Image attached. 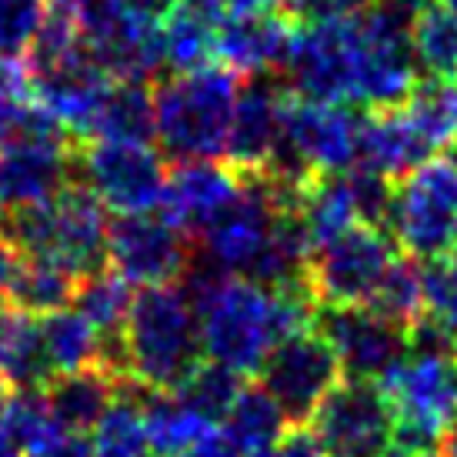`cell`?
<instances>
[{
    "instance_id": "13",
    "label": "cell",
    "mask_w": 457,
    "mask_h": 457,
    "mask_svg": "<svg viewBox=\"0 0 457 457\" xmlns=\"http://www.w3.org/2000/svg\"><path fill=\"white\" fill-rule=\"evenodd\" d=\"M191 237L164 214H117L111 220L107 267L134 287L178 284L191 267Z\"/></svg>"
},
{
    "instance_id": "25",
    "label": "cell",
    "mask_w": 457,
    "mask_h": 457,
    "mask_svg": "<svg viewBox=\"0 0 457 457\" xmlns=\"http://www.w3.org/2000/svg\"><path fill=\"white\" fill-rule=\"evenodd\" d=\"M140 407H144V428H147L154 457H180L214 431V424L204 420L191 404H184L174 391L144 387Z\"/></svg>"
},
{
    "instance_id": "40",
    "label": "cell",
    "mask_w": 457,
    "mask_h": 457,
    "mask_svg": "<svg viewBox=\"0 0 457 457\" xmlns=\"http://www.w3.org/2000/svg\"><path fill=\"white\" fill-rule=\"evenodd\" d=\"M30 94V90H27ZM27 94H11V97H0V151L11 144L13 128H17V111Z\"/></svg>"
},
{
    "instance_id": "10",
    "label": "cell",
    "mask_w": 457,
    "mask_h": 457,
    "mask_svg": "<svg viewBox=\"0 0 457 457\" xmlns=\"http://www.w3.org/2000/svg\"><path fill=\"white\" fill-rule=\"evenodd\" d=\"M361 24V51H357V90L354 104L368 111L397 107L418 87V61L411 44V24L384 11L374 0L357 17Z\"/></svg>"
},
{
    "instance_id": "32",
    "label": "cell",
    "mask_w": 457,
    "mask_h": 457,
    "mask_svg": "<svg viewBox=\"0 0 457 457\" xmlns=\"http://www.w3.org/2000/svg\"><path fill=\"white\" fill-rule=\"evenodd\" d=\"M368 307H374L378 314H384L404 330L424 318V284H420V267L414 264V257L397 254Z\"/></svg>"
},
{
    "instance_id": "12",
    "label": "cell",
    "mask_w": 457,
    "mask_h": 457,
    "mask_svg": "<svg viewBox=\"0 0 457 457\" xmlns=\"http://www.w3.org/2000/svg\"><path fill=\"white\" fill-rule=\"evenodd\" d=\"M314 328L341 361L344 378L381 384L407 357V330L368 304H318Z\"/></svg>"
},
{
    "instance_id": "2",
    "label": "cell",
    "mask_w": 457,
    "mask_h": 457,
    "mask_svg": "<svg viewBox=\"0 0 457 457\" xmlns=\"http://www.w3.org/2000/svg\"><path fill=\"white\" fill-rule=\"evenodd\" d=\"M124 374L151 391H174L204 361L201 318L180 284L137 287L124 328Z\"/></svg>"
},
{
    "instance_id": "27",
    "label": "cell",
    "mask_w": 457,
    "mask_h": 457,
    "mask_svg": "<svg viewBox=\"0 0 457 457\" xmlns=\"http://www.w3.org/2000/svg\"><path fill=\"white\" fill-rule=\"evenodd\" d=\"M297 211L304 217L307 234L314 241V251L320 244L334 241L337 234H344L354 224H364L361 220V211H357V197L354 187H351V178L347 170L344 174H318L301 194V204Z\"/></svg>"
},
{
    "instance_id": "22",
    "label": "cell",
    "mask_w": 457,
    "mask_h": 457,
    "mask_svg": "<svg viewBox=\"0 0 457 457\" xmlns=\"http://www.w3.org/2000/svg\"><path fill=\"white\" fill-rule=\"evenodd\" d=\"M0 374L7 378L13 391H44L54 381L40 318H30L17 307L7 311V318L0 324Z\"/></svg>"
},
{
    "instance_id": "36",
    "label": "cell",
    "mask_w": 457,
    "mask_h": 457,
    "mask_svg": "<svg viewBox=\"0 0 457 457\" xmlns=\"http://www.w3.org/2000/svg\"><path fill=\"white\" fill-rule=\"evenodd\" d=\"M254 457H328V451L318 441V434L311 431V424H294Z\"/></svg>"
},
{
    "instance_id": "5",
    "label": "cell",
    "mask_w": 457,
    "mask_h": 457,
    "mask_svg": "<svg viewBox=\"0 0 457 457\" xmlns=\"http://www.w3.org/2000/svg\"><path fill=\"white\" fill-rule=\"evenodd\" d=\"M387 230L418 261L457 251V157H431L397 180Z\"/></svg>"
},
{
    "instance_id": "7",
    "label": "cell",
    "mask_w": 457,
    "mask_h": 457,
    "mask_svg": "<svg viewBox=\"0 0 457 457\" xmlns=\"http://www.w3.org/2000/svg\"><path fill=\"white\" fill-rule=\"evenodd\" d=\"M164 151L144 140H80L77 180L97 194L111 214H147L161 207L167 187Z\"/></svg>"
},
{
    "instance_id": "30",
    "label": "cell",
    "mask_w": 457,
    "mask_h": 457,
    "mask_svg": "<svg viewBox=\"0 0 457 457\" xmlns=\"http://www.w3.org/2000/svg\"><path fill=\"white\" fill-rule=\"evenodd\" d=\"M411 44L420 74L434 80H457V13L434 0L414 17Z\"/></svg>"
},
{
    "instance_id": "46",
    "label": "cell",
    "mask_w": 457,
    "mask_h": 457,
    "mask_svg": "<svg viewBox=\"0 0 457 457\" xmlns=\"http://www.w3.org/2000/svg\"><path fill=\"white\" fill-rule=\"evenodd\" d=\"M447 457H457V428L451 431V441H447Z\"/></svg>"
},
{
    "instance_id": "1",
    "label": "cell",
    "mask_w": 457,
    "mask_h": 457,
    "mask_svg": "<svg viewBox=\"0 0 457 457\" xmlns=\"http://www.w3.org/2000/svg\"><path fill=\"white\" fill-rule=\"evenodd\" d=\"M178 284L201 318L204 357L244 378L257 374L284 337L314 328L318 318L311 284L264 287L251 278L228 274L204 254H194Z\"/></svg>"
},
{
    "instance_id": "28",
    "label": "cell",
    "mask_w": 457,
    "mask_h": 457,
    "mask_svg": "<svg viewBox=\"0 0 457 457\" xmlns=\"http://www.w3.org/2000/svg\"><path fill=\"white\" fill-rule=\"evenodd\" d=\"M77 287H80V278L67 264L54 257H24V267L13 280L7 301L30 318H47L54 311L71 307Z\"/></svg>"
},
{
    "instance_id": "18",
    "label": "cell",
    "mask_w": 457,
    "mask_h": 457,
    "mask_svg": "<svg viewBox=\"0 0 457 457\" xmlns=\"http://www.w3.org/2000/svg\"><path fill=\"white\" fill-rule=\"evenodd\" d=\"M294 27L291 13L284 11L228 13L217 34V61L237 77L270 74L284 67Z\"/></svg>"
},
{
    "instance_id": "44",
    "label": "cell",
    "mask_w": 457,
    "mask_h": 457,
    "mask_svg": "<svg viewBox=\"0 0 457 457\" xmlns=\"http://www.w3.org/2000/svg\"><path fill=\"white\" fill-rule=\"evenodd\" d=\"M0 457H24V454H21V447L13 445V441H7V437L0 434Z\"/></svg>"
},
{
    "instance_id": "6",
    "label": "cell",
    "mask_w": 457,
    "mask_h": 457,
    "mask_svg": "<svg viewBox=\"0 0 457 457\" xmlns=\"http://www.w3.org/2000/svg\"><path fill=\"white\" fill-rule=\"evenodd\" d=\"M361 17V13H357ZM357 17L314 21L294 27L284 57V84L294 97L324 104H354L361 24Z\"/></svg>"
},
{
    "instance_id": "39",
    "label": "cell",
    "mask_w": 457,
    "mask_h": 457,
    "mask_svg": "<svg viewBox=\"0 0 457 457\" xmlns=\"http://www.w3.org/2000/svg\"><path fill=\"white\" fill-rule=\"evenodd\" d=\"M180 457H241V454L230 447V441L224 437V434L211 431L207 437H204V441H197L191 451H184Z\"/></svg>"
},
{
    "instance_id": "16",
    "label": "cell",
    "mask_w": 457,
    "mask_h": 457,
    "mask_svg": "<svg viewBox=\"0 0 457 457\" xmlns=\"http://www.w3.org/2000/svg\"><path fill=\"white\" fill-rule=\"evenodd\" d=\"M111 211L97 201V194L74 180L51 204V244L47 254L74 270L77 278H90L107 267L111 241Z\"/></svg>"
},
{
    "instance_id": "35",
    "label": "cell",
    "mask_w": 457,
    "mask_h": 457,
    "mask_svg": "<svg viewBox=\"0 0 457 457\" xmlns=\"http://www.w3.org/2000/svg\"><path fill=\"white\" fill-rule=\"evenodd\" d=\"M420 284H424V314L457 334V251L424 261Z\"/></svg>"
},
{
    "instance_id": "29",
    "label": "cell",
    "mask_w": 457,
    "mask_h": 457,
    "mask_svg": "<svg viewBox=\"0 0 457 457\" xmlns=\"http://www.w3.org/2000/svg\"><path fill=\"white\" fill-rule=\"evenodd\" d=\"M144 384L124 381L120 397L111 411L97 420V428L90 431V454L94 457H154L147 428H144V407H140Z\"/></svg>"
},
{
    "instance_id": "42",
    "label": "cell",
    "mask_w": 457,
    "mask_h": 457,
    "mask_svg": "<svg viewBox=\"0 0 457 457\" xmlns=\"http://www.w3.org/2000/svg\"><path fill=\"white\" fill-rule=\"evenodd\" d=\"M384 11H391L394 17H401L407 24H414V17H418L424 7H431L434 0H378Z\"/></svg>"
},
{
    "instance_id": "9",
    "label": "cell",
    "mask_w": 457,
    "mask_h": 457,
    "mask_svg": "<svg viewBox=\"0 0 457 457\" xmlns=\"http://www.w3.org/2000/svg\"><path fill=\"white\" fill-rule=\"evenodd\" d=\"M328 457H391L394 454V407L381 384L344 378L311 414Z\"/></svg>"
},
{
    "instance_id": "47",
    "label": "cell",
    "mask_w": 457,
    "mask_h": 457,
    "mask_svg": "<svg viewBox=\"0 0 457 457\" xmlns=\"http://www.w3.org/2000/svg\"><path fill=\"white\" fill-rule=\"evenodd\" d=\"M441 4H445V7H447L451 13H457V0H441Z\"/></svg>"
},
{
    "instance_id": "31",
    "label": "cell",
    "mask_w": 457,
    "mask_h": 457,
    "mask_svg": "<svg viewBox=\"0 0 457 457\" xmlns=\"http://www.w3.org/2000/svg\"><path fill=\"white\" fill-rule=\"evenodd\" d=\"M244 391V374L217 364L211 357H204L201 364L180 381V387H174L184 404H191L204 420L220 424L228 418L230 404L237 401V394Z\"/></svg>"
},
{
    "instance_id": "8",
    "label": "cell",
    "mask_w": 457,
    "mask_h": 457,
    "mask_svg": "<svg viewBox=\"0 0 457 457\" xmlns=\"http://www.w3.org/2000/svg\"><path fill=\"white\" fill-rule=\"evenodd\" d=\"M394 261L397 244L391 234L374 224H354L314 251L307 284L318 304H370Z\"/></svg>"
},
{
    "instance_id": "3",
    "label": "cell",
    "mask_w": 457,
    "mask_h": 457,
    "mask_svg": "<svg viewBox=\"0 0 457 457\" xmlns=\"http://www.w3.org/2000/svg\"><path fill=\"white\" fill-rule=\"evenodd\" d=\"M241 80L224 64L174 74L154 87L157 144L174 161L220 157L228 151L230 120Z\"/></svg>"
},
{
    "instance_id": "43",
    "label": "cell",
    "mask_w": 457,
    "mask_h": 457,
    "mask_svg": "<svg viewBox=\"0 0 457 457\" xmlns=\"http://www.w3.org/2000/svg\"><path fill=\"white\" fill-rule=\"evenodd\" d=\"M11 394H13V387L7 384V378L0 374V420H4V411H7V404H11Z\"/></svg>"
},
{
    "instance_id": "23",
    "label": "cell",
    "mask_w": 457,
    "mask_h": 457,
    "mask_svg": "<svg viewBox=\"0 0 457 457\" xmlns=\"http://www.w3.org/2000/svg\"><path fill=\"white\" fill-rule=\"evenodd\" d=\"M144 140L157 137L154 87L147 80H111L101 97L87 140Z\"/></svg>"
},
{
    "instance_id": "21",
    "label": "cell",
    "mask_w": 457,
    "mask_h": 457,
    "mask_svg": "<svg viewBox=\"0 0 457 457\" xmlns=\"http://www.w3.org/2000/svg\"><path fill=\"white\" fill-rule=\"evenodd\" d=\"M220 0H178L164 21V57L174 74H191L217 61V34L224 24Z\"/></svg>"
},
{
    "instance_id": "24",
    "label": "cell",
    "mask_w": 457,
    "mask_h": 457,
    "mask_svg": "<svg viewBox=\"0 0 457 457\" xmlns=\"http://www.w3.org/2000/svg\"><path fill=\"white\" fill-rule=\"evenodd\" d=\"M287 424L291 418L284 414L278 397L267 391L264 384H244L237 401L230 404L228 418L220 420V434L241 457H254L274 445L280 434L287 431Z\"/></svg>"
},
{
    "instance_id": "4",
    "label": "cell",
    "mask_w": 457,
    "mask_h": 457,
    "mask_svg": "<svg viewBox=\"0 0 457 457\" xmlns=\"http://www.w3.org/2000/svg\"><path fill=\"white\" fill-rule=\"evenodd\" d=\"M394 407L391 457H445L457 428V354H411L381 381Z\"/></svg>"
},
{
    "instance_id": "34",
    "label": "cell",
    "mask_w": 457,
    "mask_h": 457,
    "mask_svg": "<svg viewBox=\"0 0 457 457\" xmlns=\"http://www.w3.org/2000/svg\"><path fill=\"white\" fill-rule=\"evenodd\" d=\"M51 0H0V57H27L47 24Z\"/></svg>"
},
{
    "instance_id": "33",
    "label": "cell",
    "mask_w": 457,
    "mask_h": 457,
    "mask_svg": "<svg viewBox=\"0 0 457 457\" xmlns=\"http://www.w3.org/2000/svg\"><path fill=\"white\" fill-rule=\"evenodd\" d=\"M57 431H61V424L51 414V404H47L44 391L11 394V404H7L4 420H0V434L21 447V454H30L34 447H40Z\"/></svg>"
},
{
    "instance_id": "37",
    "label": "cell",
    "mask_w": 457,
    "mask_h": 457,
    "mask_svg": "<svg viewBox=\"0 0 457 457\" xmlns=\"http://www.w3.org/2000/svg\"><path fill=\"white\" fill-rule=\"evenodd\" d=\"M24 457H94L90 454V437L87 434H74V431H61L47 437L40 447H34L30 454Z\"/></svg>"
},
{
    "instance_id": "14",
    "label": "cell",
    "mask_w": 457,
    "mask_h": 457,
    "mask_svg": "<svg viewBox=\"0 0 457 457\" xmlns=\"http://www.w3.org/2000/svg\"><path fill=\"white\" fill-rule=\"evenodd\" d=\"M77 144L80 140L30 137L17 134L0 151V194L11 207L44 204L64 194L77 180Z\"/></svg>"
},
{
    "instance_id": "38",
    "label": "cell",
    "mask_w": 457,
    "mask_h": 457,
    "mask_svg": "<svg viewBox=\"0 0 457 457\" xmlns=\"http://www.w3.org/2000/svg\"><path fill=\"white\" fill-rule=\"evenodd\" d=\"M21 267H24V254L17 251V244H13L7 234H0V297L11 294L13 280L21 274Z\"/></svg>"
},
{
    "instance_id": "26",
    "label": "cell",
    "mask_w": 457,
    "mask_h": 457,
    "mask_svg": "<svg viewBox=\"0 0 457 457\" xmlns=\"http://www.w3.org/2000/svg\"><path fill=\"white\" fill-rule=\"evenodd\" d=\"M40 334H44V347L51 357L54 378L104 364L107 341L77 307H64V311H54L47 318H40Z\"/></svg>"
},
{
    "instance_id": "17",
    "label": "cell",
    "mask_w": 457,
    "mask_h": 457,
    "mask_svg": "<svg viewBox=\"0 0 457 457\" xmlns=\"http://www.w3.org/2000/svg\"><path fill=\"white\" fill-rule=\"evenodd\" d=\"M241 191V174L214 157L178 161L167 174V187L161 197V214L184 230L187 237H201Z\"/></svg>"
},
{
    "instance_id": "45",
    "label": "cell",
    "mask_w": 457,
    "mask_h": 457,
    "mask_svg": "<svg viewBox=\"0 0 457 457\" xmlns=\"http://www.w3.org/2000/svg\"><path fill=\"white\" fill-rule=\"evenodd\" d=\"M7 214H11V204L4 201V194H0V230H4V224H7Z\"/></svg>"
},
{
    "instance_id": "20",
    "label": "cell",
    "mask_w": 457,
    "mask_h": 457,
    "mask_svg": "<svg viewBox=\"0 0 457 457\" xmlns=\"http://www.w3.org/2000/svg\"><path fill=\"white\" fill-rule=\"evenodd\" d=\"M128 378L114 374L111 368H84L71 370V374H57L47 387L44 397L51 404V414L64 431L87 434L97 428V420L111 411L117 397H120V384Z\"/></svg>"
},
{
    "instance_id": "11",
    "label": "cell",
    "mask_w": 457,
    "mask_h": 457,
    "mask_svg": "<svg viewBox=\"0 0 457 457\" xmlns=\"http://www.w3.org/2000/svg\"><path fill=\"white\" fill-rule=\"evenodd\" d=\"M341 361L318 328L284 337L257 370L261 384L278 397L291 424H307L320 401L341 384Z\"/></svg>"
},
{
    "instance_id": "19",
    "label": "cell",
    "mask_w": 457,
    "mask_h": 457,
    "mask_svg": "<svg viewBox=\"0 0 457 457\" xmlns=\"http://www.w3.org/2000/svg\"><path fill=\"white\" fill-rule=\"evenodd\" d=\"M431 157V140L418 130V124L404 111V104L378 107L361 117V161L357 164L370 167L384 178L401 180Z\"/></svg>"
},
{
    "instance_id": "15",
    "label": "cell",
    "mask_w": 457,
    "mask_h": 457,
    "mask_svg": "<svg viewBox=\"0 0 457 457\" xmlns=\"http://www.w3.org/2000/svg\"><path fill=\"white\" fill-rule=\"evenodd\" d=\"M291 90L270 74H254L241 80L234 120L228 134V164L237 174H257L270 164L284 134V107Z\"/></svg>"
},
{
    "instance_id": "41",
    "label": "cell",
    "mask_w": 457,
    "mask_h": 457,
    "mask_svg": "<svg viewBox=\"0 0 457 457\" xmlns=\"http://www.w3.org/2000/svg\"><path fill=\"white\" fill-rule=\"evenodd\" d=\"M11 94H27V74L17 71L13 61L0 57V97H11Z\"/></svg>"
}]
</instances>
